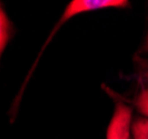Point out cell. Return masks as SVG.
Listing matches in <instances>:
<instances>
[{"mask_svg":"<svg viewBox=\"0 0 148 139\" xmlns=\"http://www.w3.org/2000/svg\"><path fill=\"white\" fill-rule=\"evenodd\" d=\"M134 139H148V118H137L133 124Z\"/></svg>","mask_w":148,"mask_h":139,"instance_id":"3","label":"cell"},{"mask_svg":"<svg viewBox=\"0 0 148 139\" xmlns=\"http://www.w3.org/2000/svg\"><path fill=\"white\" fill-rule=\"evenodd\" d=\"M10 36V25L7 16L0 6V57L7 45Z\"/></svg>","mask_w":148,"mask_h":139,"instance_id":"2","label":"cell"},{"mask_svg":"<svg viewBox=\"0 0 148 139\" xmlns=\"http://www.w3.org/2000/svg\"><path fill=\"white\" fill-rule=\"evenodd\" d=\"M143 51H148V34L146 37V40H145V44L143 46Z\"/></svg>","mask_w":148,"mask_h":139,"instance_id":"5","label":"cell"},{"mask_svg":"<svg viewBox=\"0 0 148 139\" xmlns=\"http://www.w3.org/2000/svg\"><path fill=\"white\" fill-rule=\"evenodd\" d=\"M143 77H144V79L148 82V71H146V73H144V75H143Z\"/></svg>","mask_w":148,"mask_h":139,"instance_id":"6","label":"cell"},{"mask_svg":"<svg viewBox=\"0 0 148 139\" xmlns=\"http://www.w3.org/2000/svg\"><path fill=\"white\" fill-rule=\"evenodd\" d=\"M132 109L126 103L118 101L107 129V139H129Z\"/></svg>","mask_w":148,"mask_h":139,"instance_id":"1","label":"cell"},{"mask_svg":"<svg viewBox=\"0 0 148 139\" xmlns=\"http://www.w3.org/2000/svg\"><path fill=\"white\" fill-rule=\"evenodd\" d=\"M136 106L143 115L148 116V89L143 90L139 94V96L137 97Z\"/></svg>","mask_w":148,"mask_h":139,"instance_id":"4","label":"cell"}]
</instances>
